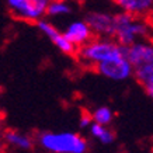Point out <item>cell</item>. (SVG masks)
<instances>
[{
  "instance_id": "cell-1",
  "label": "cell",
  "mask_w": 153,
  "mask_h": 153,
  "mask_svg": "<svg viewBox=\"0 0 153 153\" xmlns=\"http://www.w3.org/2000/svg\"><path fill=\"white\" fill-rule=\"evenodd\" d=\"M128 59L134 68V77L153 98V42L142 39L128 47Z\"/></svg>"
},
{
  "instance_id": "cell-2",
  "label": "cell",
  "mask_w": 153,
  "mask_h": 153,
  "mask_svg": "<svg viewBox=\"0 0 153 153\" xmlns=\"http://www.w3.org/2000/svg\"><path fill=\"white\" fill-rule=\"evenodd\" d=\"M128 55V48L121 45L114 38L97 37L77 49L80 62L86 66L96 68L104 62Z\"/></svg>"
},
{
  "instance_id": "cell-3",
  "label": "cell",
  "mask_w": 153,
  "mask_h": 153,
  "mask_svg": "<svg viewBox=\"0 0 153 153\" xmlns=\"http://www.w3.org/2000/svg\"><path fill=\"white\" fill-rule=\"evenodd\" d=\"M38 146L47 153H87V139L77 132L45 131L37 136Z\"/></svg>"
},
{
  "instance_id": "cell-4",
  "label": "cell",
  "mask_w": 153,
  "mask_h": 153,
  "mask_svg": "<svg viewBox=\"0 0 153 153\" xmlns=\"http://www.w3.org/2000/svg\"><path fill=\"white\" fill-rule=\"evenodd\" d=\"M150 34V25L143 19L135 17L132 14L120 13L115 14V28H114V39L124 47H131L135 42L146 39Z\"/></svg>"
},
{
  "instance_id": "cell-5",
  "label": "cell",
  "mask_w": 153,
  "mask_h": 153,
  "mask_svg": "<svg viewBox=\"0 0 153 153\" xmlns=\"http://www.w3.org/2000/svg\"><path fill=\"white\" fill-rule=\"evenodd\" d=\"M94 69L105 79L114 80V82H125L134 76V68L128 59V55L104 62L101 65L96 66Z\"/></svg>"
},
{
  "instance_id": "cell-6",
  "label": "cell",
  "mask_w": 153,
  "mask_h": 153,
  "mask_svg": "<svg viewBox=\"0 0 153 153\" xmlns=\"http://www.w3.org/2000/svg\"><path fill=\"white\" fill-rule=\"evenodd\" d=\"M4 1L11 16L21 21L37 24L45 16V13L39 7H37L33 0H4Z\"/></svg>"
},
{
  "instance_id": "cell-7",
  "label": "cell",
  "mask_w": 153,
  "mask_h": 153,
  "mask_svg": "<svg viewBox=\"0 0 153 153\" xmlns=\"http://www.w3.org/2000/svg\"><path fill=\"white\" fill-rule=\"evenodd\" d=\"M37 27L62 53H65V55H74V53H76L77 48L68 39L65 33H63V31H59L51 21L42 19L37 23Z\"/></svg>"
},
{
  "instance_id": "cell-8",
  "label": "cell",
  "mask_w": 153,
  "mask_h": 153,
  "mask_svg": "<svg viewBox=\"0 0 153 153\" xmlns=\"http://www.w3.org/2000/svg\"><path fill=\"white\" fill-rule=\"evenodd\" d=\"M86 21L93 30L96 37H114L115 14H111L108 11H90L86 16Z\"/></svg>"
},
{
  "instance_id": "cell-9",
  "label": "cell",
  "mask_w": 153,
  "mask_h": 153,
  "mask_svg": "<svg viewBox=\"0 0 153 153\" xmlns=\"http://www.w3.org/2000/svg\"><path fill=\"white\" fill-rule=\"evenodd\" d=\"M63 33H65V35L68 37V39H69L77 49L82 48L83 45H86L87 42H90L94 37L93 30L90 28L88 23L86 21V19L70 21V23L66 25Z\"/></svg>"
},
{
  "instance_id": "cell-10",
  "label": "cell",
  "mask_w": 153,
  "mask_h": 153,
  "mask_svg": "<svg viewBox=\"0 0 153 153\" xmlns=\"http://www.w3.org/2000/svg\"><path fill=\"white\" fill-rule=\"evenodd\" d=\"M114 4L124 13L143 19L153 13V0H112Z\"/></svg>"
},
{
  "instance_id": "cell-11",
  "label": "cell",
  "mask_w": 153,
  "mask_h": 153,
  "mask_svg": "<svg viewBox=\"0 0 153 153\" xmlns=\"http://www.w3.org/2000/svg\"><path fill=\"white\" fill-rule=\"evenodd\" d=\"M3 142H4L9 148L14 150H30L33 148L34 140L33 138L27 134H23L20 131L16 129H7L3 134Z\"/></svg>"
},
{
  "instance_id": "cell-12",
  "label": "cell",
  "mask_w": 153,
  "mask_h": 153,
  "mask_svg": "<svg viewBox=\"0 0 153 153\" xmlns=\"http://www.w3.org/2000/svg\"><path fill=\"white\" fill-rule=\"evenodd\" d=\"M88 132L101 145H111L115 140V134L108 128V125H101V124L93 122V125L88 128Z\"/></svg>"
},
{
  "instance_id": "cell-13",
  "label": "cell",
  "mask_w": 153,
  "mask_h": 153,
  "mask_svg": "<svg viewBox=\"0 0 153 153\" xmlns=\"http://www.w3.org/2000/svg\"><path fill=\"white\" fill-rule=\"evenodd\" d=\"M72 4L68 0H52L51 4L48 6L47 16L48 17H65L72 13Z\"/></svg>"
},
{
  "instance_id": "cell-14",
  "label": "cell",
  "mask_w": 153,
  "mask_h": 153,
  "mask_svg": "<svg viewBox=\"0 0 153 153\" xmlns=\"http://www.w3.org/2000/svg\"><path fill=\"white\" fill-rule=\"evenodd\" d=\"M91 117H93V121L94 122H97V124H101V125H110V124L112 122V120H114V111H112L110 107L100 105L91 112Z\"/></svg>"
},
{
  "instance_id": "cell-15",
  "label": "cell",
  "mask_w": 153,
  "mask_h": 153,
  "mask_svg": "<svg viewBox=\"0 0 153 153\" xmlns=\"http://www.w3.org/2000/svg\"><path fill=\"white\" fill-rule=\"evenodd\" d=\"M93 117L91 114H87V112H83L82 117H80V122H79V126L82 129H88L90 126L93 125Z\"/></svg>"
},
{
  "instance_id": "cell-16",
  "label": "cell",
  "mask_w": 153,
  "mask_h": 153,
  "mask_svg": "<svg viewBox=\"0 0 153 153\" xmlns=\"http://www.w3.org/2000/svg\"><path fill=\"white\" fill-rule=\"evenodd\" d=\"M34 3L37 4V7H39V9L44 11V13L47 14V10H48V6L51 4L52 0H33Z\"/></svg>"
}]
</instances>
